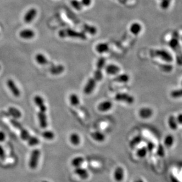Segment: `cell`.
<instances>
[{"label":"cell","instance_id":"3957f363","mask_svg":"<svg viewBox=\"0 0 182 182\" xmlns=\"http://www.w3.org/2000/svg\"><path fill=\"white\" fill-rule=\"evenodd\" d=\"M105 64V59L104 58H100L98 62L96 65V70L94 73V79L97 81H100L102 80L103 75L102 73V69L104 66Z\"/></svg>","mask_w":182,"mask_h":182},{"label":"cell","instance_id":"6da1fadb","mask_svg":"<svg viewBox=\"0 0 182 182\" xmlns=\"http://www.w3.org/2000/svg\"><path fill=\"white\" fill-rule=\"evenodd\" d=\"M59 36L62 38L72 37V38H79L80 40H86V35L82 33L75 31L71 29H64L59 31Z\"/></svg>","mask_w":182,"mask_h":182},{"label":"cell","instance_id":"d4e9b609","mask_svg":"<svg viewBox=\"0 0 182 182\" xmlns=\"http://www.w3.org/2000/svg\"><path fill=\"white\" fill-rule=\"evenodd\" d=\"M84 162V157L81 156H77L74 157L71 160V164L73 167H74L75 168H77L79 167H81Z\"/></svg>","mask_w":182,"mask_h":182},{"label":"cell","instance_id":"ab89813d","mask_svg":"<svg viewBox=\"0 0 182 182\" xmlns=\"http://www.w3.org/2000/svg\"><path fill=\"white\" fill-rule=\"evenodd\" d=\"M5 157H6L5 152L3 147L0 145V159L2 160H4L5 159Z\"/></svg>","mask_w":182,"mask_h":182},{"label":"cell","instance_id":"4dcf8cb0","mask_svg":"<svg viewBox=\"0 0 182 182\" xmlns=\"http://www.w3.org/2000/svg\"><path fill=\"white\" fill-rule=\"evenodd\" d=\"M170 96L174 99L182 98V88L173 90L170 92Z\"/></svg>","mask_w":182,"mask_h":182},{"label":"cell","instance_id":"7a4b0ae2","mask_svg":"<svg viewBox=\"0 0 182 182\" xmlns=\"http://www.w3.org/2000/svg\"><path fill=\"white\" fill-rule=\"evenodd\" d=\"M40 155L41 152L38 149H34L31 152L29 161V167L31 169L34 170L37 167Z\"/></svg>","mask_w":182,"mask_h":182},{"label":"cell","instance_id":"bcb514c9","mask_svg":"<svg viewBox=\"0 0 182 182\" xmlns=\"http://www.w3.org/2000/svg\"><path fill=\"white\" fill-rule=\"evenodd\" d=\"M134 182H144V180L143 179H141V178H140V179H136L135 180H134Z\"/></svg>","mask_w":182,"mask_h":182},{"label":"cell","instance_id":"74e56055","mask_svg":"<svg viewBox=\"0 0 182 182\" xmlns=\"http://www.w3.org/2000/svg\"><path fill=\"white\" fill-rule=\"evenodd\" d=\"M141 141V138L140 136H137L134 137V138L130 142V146L131 147H134L135 146L140 144Z\"/></svg>","mask_w":182,"mask_h":182},{"label":"cell","instance_id":"e575fe53","mask_svg":"<svg viewBox=\"0 0 182 182\" xmlns=\"http://www.w3.org/2000/svg\"><path fill=\"white\" fill-rule=\"evenodd\" d=\"M27 141L29 146H31V147L36 146L40 143V140H38V138H37L36 137H34V136H30V137L29 138Z\"/></svg>","mask_w":182,"mask_h":182},{"label":"cell","instance_id":"ffe728a7","mask_svg":"<svg viewBox=\"0 0 182 182\" xmlns=\"http://www.w3.org/2000/svg\"><path fill=\"white\" fill-rule=\"evenodd\" d=\"M167 124L170 130H172L173 131H176L177 130L179 125L177 124L175 116L174 115L169 116L167 120Z\"/></svg>","mask_w":182,"mask_h":182},{"label":"cell","instance_id":"b9f144b4","mask_svg":"<svg viewBox=\"0 0 182 182\" xmlns=\"http://www.w3.org/2000/svg\"><path fill=\"white\" fill-rule=\"evenodd\" d=\"M157 154L160 156V157H163L165 154L164 153V148L163 147V146H160L159 148H158V150H157Z\"/></svg>","mask_w":182,"mask_h":182},{"label":"cell","instance_id":"ba28073f","mask_svg":"<svg viewBox=\"0 0 182 182\" xmlns=\"http://www.w3.org/2000/svg\"><path fill=\"white\" fill-rule=\"evenodd\" d=\"M7 85L10 89L11 92L12 94V95L15 97H19L21 95V92L19 89L16 85L14 81L11 79H9L7 81Z\"/></svg>","mask_w":182,"mask_h":182},{"label":"cell","instance_id":"8fae6325","mask_svg":"<svg viewBox=\"0 0 182 182\" xmlns=\"http://www.w3.org/2000/svg\"><path fill=\"white\" fill-rule=\"evenodd\" d=\"M38 122L39 125L42 128H45L48 126V120H47V116L46 114L45 111H40L38 112Z\"/></svg>","mask_w":182,"mask_h":182},{"label":"cell","instance_id":"cb8c5ba5","mask_svg":"<svg viewBox=\"0 0 182 182\" xmlns=\"http://www.w3.org/2000/svg\"><path fill=\"white\" fill-rule=\"evenodd\" d=\"M69 141L71 144L75 146L79 145L80 143V136L75 133H72L69 136Z\"/></svg>","mask_w":182,"mask_h":182},{"label":"cell","instance_id":"8992f818","mask_svg":"<svg viewBox=\"0 0 182 182\" xmlns=\"http://www.w3.org/2000/svg\"><path fill=\"white\" fill-rule=\"evenodd\" d=\"M138 115L143 120H148L153 116V110L150 107H142L138 111Z\"/></svg>","mask_w":182,"mask_h":182},{"label":"cell","instance_id":"7402d4cb","mask_svg":"<svg viewBox=\"0 0 182 182\" xmlns=\"http://www.w3.org/2000/svg\"><path fill=\"white\" fill-rule=\"evenodd\" d=\"M91 137L97 142H103L105 140V135L101 132L95 131L91 133Z\"/></svg>","mask_w":182,"mask_h":182},{"label":"cell","instance_id":"5bb4252c","mask_svg":"<svg viewBox=\"0 0 182 182\" xmlns=\"http://www.w3.org/2000/svg\"><path fill=\"white\" fill-rule=\"evenodd\" d=\"M34 102L35 104L38 107L40 111H46L47 108L45 103L44 99L40 96V95H36L34 98Z\"/></svg>","mask_w":182,"mask_h":182},{"label":"cell","instance_id":"83f0119b","mask_svg":"<svg viewBox=\"0 0 182 182\" xmlns=\"http://www.w3.org/2000/svg\"><path fill=\"white\" fill-rule=\"evenodd\" d=\"M115 82L120 83H127L130 80V77L125 73L121 74L114 79Z\"/></svg>","mask_w":182,"mask_h":182},{"label":"cell","instance_id":"ee69618b","mask_svg":"<svg viewBox=\"0 0 182 182\" xmlns=\"http://www.w3.org/2000/svg\"><path fill=\"white\" fill-rule=\"evenodd\" d=\"M148 152L153 151L155 148V145L153 143H148L146 147Z\"/></svg>","mask_w":182,"mask_h":182},{"label":"cell","instance_id":"484cf974","mask_svg":"<svg viewBox=\"0 0 182 182\" xmlns=\"http://www.w3.org/2000/svg\"><path fill=\"white\" fill-rule=\"evenodd\" d=\"M96 52L99 53H104L108 51L109 50V46L106 43H101L97 45L96 46Z\"/></svg>","mask_w":182,"mask_h":182},{"label":"cell","instance_id":"4fadbf2b","mask_svg":"<svg viewBox=\"0 0 182 182\" xmlns=\"http://www.w3.org/2000/svg\"><path fill=\"white\" fill-rule=\"evenodd\" d=\"M74 173L79 178H80L82 180H86L89 177V176L87 170L82 167L75 168Z\"/></svg>","mask_w":182,"mask_h":182},{"label":"cell","instance_id":"e0dca14e","mask_svg":"<svg viewBox=\"0 0 182 182\" xmlns=\"http://www.w3.org/2000/svg\"><path fill=\"white\" fill-rule=\"evenodd\" d=\"M175 138L172 134L167 135L163 140L164 146L167 148H170L174 144Z\"/></svg>","mask_w":182,"mask_h":182},{"label":"cell","instance_id":"9a60e30c","mask_svg":"<svg viewBox=\"0 0 182 182\" xmlns=\"http://www.w3.org/2000/svg\"><path fill=\"white\" fill-rule=\"evenodd\" d=\"M19 36L21 38L29 40L35 36V33L31 29H24L20 32Z\"/></svg>","mask_w":182,"mask_h":182},{"label":"cell","instance_id":"603a6c76","mask_svg":"<svg viewBox=\"0 0 182 182\" xmlns=\"http://www.w3.org/2000/svg\"><path fill=\"white\" fill-rule=\"evenodd\" d=\"M8 111L10 115L14 118V119L17 120L22 116V114H21V111H20L19 109H18L17 108H16L15 107L11 106L9 108Z\"/></svg>","mask_w":182,"mask_h":182},{"label":"cell","instance_id":"f35d334b","mask_svg":"<svg viewBox=\"0 0 182 182\" xmlns=\"http://www.w3.org/2000/svg\"><path fill=\"white\" fill-rule=\"evenodd\" d=\"M11 124L14 127H16V128H17V129H19V130H20L21 128H23L22 125L19 122L17 121L16 119L11 120Z\"/></svg>","mask_w":182,"mask_h":182},{"label":"cell","instance_id":"d6a6232c","mask_svg":"<svg viewBox=\"0 0 182 182\" xmlns=\"http://www.w3.org/2000/svg\"><path fill=\"white\" fill-rule=\"evenodd\" d=\"M42 137L47 140H53L55 138V133L51 131H45L41 134Z\"/></svg>","mask_w":182,"mask_h":182},{"label":"cell","instance_id":"7dc6e473","mask_svg":"<svg viewBox=\"0 0 182 182\" xmlns=\"http://www.w3.org/2000/svg\"><path fill=\"white\" fill-rule=\"evenodd\" d=\"M42 182H49L48 181H47V180H43Z\"/></svg>","mask_w":182,"mask_h":182},{"label":"cell","instance_id":"60d3db41","mask_svg":"<svg viewBox=\"0 0 182 182\" xmlns=\"http://www.w3.org/2000/svg\"><path fill=\"white\" fill-rule=\"evenodd\" d=\"M176 116V121L179 125H182V113H179Z\"/></svg>","mask_w":182,"mask_h":182},{"label":"cell","instance_id":"d590c367","mask_svg":"<svg viewBox=\"0 0 182 182\" xmlns=\"http://www.w3.org/2000/svg\"><path fill=\"white\" fill-rule=\"evenodd\" d=\"M84 29L86 31V32L91 34V35H95L97 33V29L96 27L92 26L85 24L84 26Z\"/></svg>","mask_w":182,"mask_h":182},{"label":"cell","instance_id":"44dd1931","mask_svg":"<svg viewBox=\"0 0 182 182\" xmlns=\"http://www.w3.org/2000/svg\"><path fill=\"white\" fill-rule=\"evenodd\" d=\"M120 68L119 66L115 65H108V66H106L105 67L106 72L109 74V75H116L117 73H118L120 71Z\"/></svg>","mask_w":182,"mask_h":182},{"label":"cell","instance_id":"7c38bea8","mask_svg":"<svg viewBox=\"0 0 182 182\" xmlns=\"http://www.w3.org/2000/svg\"><path fill=\"white\" fill-rule=\"evenodd\" d=\"M143 30L142 25L138 22H134L133 23L130 27V32L135 36H138L141 33Z\"/></svg>","mask_w":182,"mask_h":182},{"label":"cell","instance_id":"9c48e42d","mask_svg":"<svg viewBox=\"0 0 182 182\" xmlns=\"http://www.w3.org/2000/svg\"><path fill=\"white\" fill-rule=\"evenodd\" d=\"M96 81L94 78H90L84 89V92L86 95L91 94L96 86Z\"/></svg>","mask_w":182,"mask_h":182},{"label":"cell","instance_id":"5b68a950","mask_svg":"<svg viewBox=\"0 0 182 182\" xmlns=\"http://www.w3.org/2000/svg\"><path fill=\"white\" fill-rule=\"evenodd\" d=\"M115 99L117 101L125 102L128 104H132L134 102V97L130 94L125 93H118L116 94Z\"/></svg>","mask_w":182,"mask_h":182},{"label":"cell","instance_id":"7bdbcfd3","mask_svg":"<svg viewBox=\"0 0 182 182\" xmlns=\"http://www.w3.org/2000/svg\"><path fill=\"white\" fill-rule=\"evenodd\" d=\"M80 2H81L82 6L88 7L91 4L92 0H81Z\"/></svg>","mask_w":182,"mask_h":182},{"label":"cell","instance_id":"f546056e","mask_svg":"<svg viewBox=\"0 0 182 182\" xmlns=\"http://www.w3.org/2000/svg\"><path fill=\"white\" fill-rule=\"evenodd\" d=\"M69 102L72 105L76 106L79 104L80 100L77 94H72L69 96Z\"/></svg>","mask_w":182,"mask_h":182},{"label":"cell","instance_id":"30bf717a","mask_svg":"<svg viewBox=\"0 0 182 182\" xmlns=\"http://www.w3.org/2000/svg\"><path fill=\"white\" fill-rule=\"evenodd\" d=\"M37 14V11L36 9L34 8H31L29 9L24 16V21L26 23H31L36 18Z\"/></svg>","mask_w":182,"mask_h":182},{"label":"cell","instance_id":"277c9868","mask_svg":"<svg viewBox=\"0 0 182 182\" xmlns=\"http://www.w3.org/2000/svg\"><path fill=\"white\" fill-rule=\"evenodd\" d=\"M153 55L155 57L160 58L161 60H162L166 62H171L173 61V58L172 55L165 50H155L153 52Z\"/></svg>","mask_w":182,"mask_h":182},{"label":"cell","instance_id":"52a82bcc","mask_svg":"<svg viewBox=\"0 0 182 182\" xmlns=\"http://www.w3.org/2000/svg\"><path fill=\"white\" fill-rule=\"evenodd\" d=\"M113 177L115 182H123L125 177V171L123 167L121 166L116 167L113 174Z\"/></svg>","mask_w":182,"mask_h":182},{"label":"cell","instance_id":"ac0fdd59","mask_svg":"<svg viewBox=\"0 0 182 182\" xmlns=\"http://www.w3.org/2000/svg\"><path fill=\"white\" fill-rule=\"evenodd\" d=\"M65 70V67L63 65H53L49 69V72L52 75H58L62 73Z\"/></svg>","mask_w":182,"mask_h":182},{"label":"cell","instance_id":"f6af8a7d","mask_svg":"<svg viewBox=\"0 0 182 182\" xmlns=\"http://www.w3.org/2000/svg\"><path fill=\"white\" fill-rule=\"evenodd\" d=\"M6 138V135L2 131H0V142H3L5 141Z\"/></svg>","mask_w":182,"mask_h":182},{"label":"cell","instance_id":"681fc988","mask_svg":"<svg viewBox=\"0 0 182 182\" xmlns=\"http://www.w3.org/2000/svg\"><path fill=\"white\" fill-rule=\"evenodd\" d=\"M0 70H1V66H0Z\"/></svg>","mask_w":182,"mask_h":182},{"label":"cell","instance_id":"4316f807","mask_svg":"<svg viewBox=\"0 0 182 182\" xmlns=\"http://www.w3.org/2000/svg\"><path fill=\"white\" fill-rule=\"evenodd\" d=\"M169 45L170 48H172L174 51H177L179 48H180L179 40L176 37H173L172 39H170V40L169 41Z\"/></svg>","mask_w":182,"mask_h":182},{"label":"cell","instance_id":"c3c4849f","mask_svg":"<svg viewBox=\"0 0 182 182\" xmlns=\"http://www.w3.org/2000/svg\"><path fill=\"white\" fill-rule=\"evenodd\" d=\"M181 85H182V80H181Z\"/></svg>","mask_w":182,"mask_h":182},{"label":"cell","instance_id":"d6986e66","mask_svg":"<svg viewBox=\"0 0 182 182\" xmlns=\"http://www.w3.org/2000/svg\"><path fill=\"white\" fill-rule=\"evenodd\" d=\"M35 59L37 63L40 65H47L51 63L47 58L41 53L37 54L35 56Z\"/></svg>","mask_w":182,"mask_h":182},{"label":"cell","instance_id":"f1b7e54d","mask_svg":"<svg viewBox=\"0 0 182 182\" xmlns=\"http://www.w3.org/2000/svg\"><path fill=\"white\" fill-rule=\"evenodd\" d=\"M148 153V152L146 147H143L137 150V151L136 152V155L138 157H139L140 159H143L147 156Z\"/></svg>","mask_w":182,"mask_h":182},{"label":"cell","instance_id":"836d02e7","mask_svg":"<svg viewBox=\"0 0 182 182\" xmlns=\"http://www.w3.org/2000/svg\"><path fill=\"white\" fill-rule=\"evenodd\" d=\"M172 3V0H160V7L162 10H167Z\"/></svg>","mask_w":182,"mask_h":182},{"label":"cell","instance_id":"1f68e13d","mask_svg":"<svg viewBox=\"0 0 182 182\" xmlns=\"http://www.w3.org/2000/svg\"><path fill=\"white\" fill-rule=\"evenodd\" d=\"M20 130V137H21V138L24 141H27L28 139L31 136L29 133V131L26 129L24 128L23 127L22 128H21Z\"/></svg>","mask_w":182,"mask_h":182},{"label":"cell","instance_id":"8d00e7d4","mask_svg":"<svg viewBox=\"0 0 182 182\" xmlns=\"http://www.w3.org/2000/svg\"><path fill=\"white\" fill-rule=\"evenodd\" d=\"M70 4L71 5L77 10L80 11L82 9V5L80 2V1L78 0H71L70 1Z\"/></svg>","mask_w":182,"mask_h":182},{"label":"cell","instance_id":"2e32d148","mask_svg":"<svg viewBox=\"0 0 182 182\" xmlns=\"http://www.w3.org/2000/svg\"><path fill=\"white\" fill-rule=\"evenodd\" d=\"M112 106L113 104L111 101H106L101 102L98 106V109L101 112H107L111 109Z\"/></svg>","mask_w":182,"mask_h":182}]
</instances>
